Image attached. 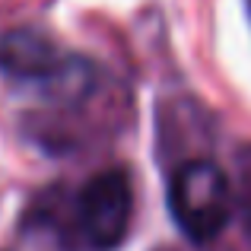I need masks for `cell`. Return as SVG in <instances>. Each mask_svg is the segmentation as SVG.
Segmentation results:
<instances>
[{
	"mask_svg": "<svg viewBox=\"0 0 251 251\" xmlns=\"http://www.w3.org/2000/svg\"><path fill=\"white\" fill-rule=\"evenodd\" d=\"M242 191H245V207L251 220V166H245V162H242Z\"/></svg>",
	"mask_w": 251,
	"mask_h": 251,
	"instance_id": "cell-4",
	"label": "cell"
},
{
	"mask_svg": "<svg viewBox=\"0 0 251 251\" xmlns=\"http://www.w3.org/2000/svg\"><path fill=\"white\" fill-rule=\"evenodd\" d=\"M134 191L124 169L92 175L76 194V235L89 251H115L130 232Z\"/></svg>",
	"mask_w": 251,
	"mask_h": 251,
	"instance_id": "cell-2",
	"label": "cell"
},
{
	"mask_svg": "<svg viewBox=\"0 0 251 251\" xmlns=\"http://www.w3.org/2000/svg\"><path fill=\"white\" fill-rule=\"evenodd\" d=\"M67 57L61 54L57 42L42 29L19 25L0 35V74L13 80H42L48 83Z\"/></svg>",
	"mask_w": 251,
	"mask_h": 251,
	"instance_id": "cell-3",
	"label": "cell"
},
{
	"mask_svg": "<svg viewBox=\"0 0 251 251\" xmlns=\"http://www.w3.org/2000/svg\"><path fill=\"white\" fill-rule=\"evenodd\" d=\"M169 210L175 226L197 245L220 239L235 210L226 172L210 159H188L169 178Z\"/></svg>",
	"mask_w": 251,
	"mask_h": 251,
	"instance_id": "cell-1",
	"label": "cell"
}]
</instances>
